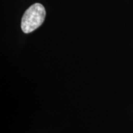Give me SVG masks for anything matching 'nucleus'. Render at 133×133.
Masks as SVG:
<instances>
[{
    "mask_svg": "<svg viewBox=\"0 0 133 133\" xmlns=\"http://www.w3.org/2000/svg\"><path fill=\"white\" fill-rule=\"evenodd\" d=\"M46 17L44 7L35 3L26 10L22 18L21 29L25 33H30L41 26Z\"/></svg>",
    "mask_w": 133,
    "mask_h": 133,
    "instance_id": "1",
    "label": "nucleus"
}]
</instances>
